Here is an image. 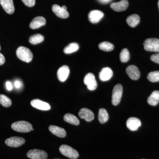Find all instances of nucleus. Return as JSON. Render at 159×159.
<instances>
[{"label": "nucleus", "mask_w": 159, "mask_h": 159, "mask_svg": "<svg viewBox=\"0 0 159 159\" xmlns=\"http://www.w3.org/2000/svg\"><path fill=\"white\" fill-rule=\"evenodd\" d=\"M0 4L5 10L9 14L14 13L15 8L12 0H0Z\"/></svg>", "instance_id": "f3484780"}, {"label": "nucleus", "mask_w": 159, "mask_h": 159, "mask_svg": "<svg viewBox=\"0 0 159 159\" xmlns=\"http://www.w3.org/2000/svg\"><path fill=\"white\" fill-rule=\"evenodd\" d=\"M25 140L21 137H12L6 139L5 141L6 145L11 147H20L25 144Z\"/></svg>", "instance_id": "6e6552de"}, {"label": "nucleus", "mask_w": 159, "mask_h": 159, "mask_svg": "<svg viewBox=\"0 0 159 159\" xmlns=\"http://www.w3.org/2000/svg\"><path fill=\"white\" fill-rule=\"evenodd\" d=\"M25 5L28 7H33L35 5V0H22Z\"/></svg>", "instance_id": "7c9ffc66"}, {"label": "nucleus", "mask_w": 159, "mask_h": 159, "mask_svg": "<svg viewBox=\"0 0 159 159\" xmlns=\"http://www.w3.org/2000/svg\"><path fill=\"white\" fill-rule=\"evenodd\" d=\"M64 120L66 122L74 125H78L80 124L79 119L77 117L72 114L67 113L64 116Z\"/></svg>", "instance_id": "5701e85b"}, {"label": "nucleus", "mask_w": 159, "mask_h": 159, "mask_svg": "<svg viewBox=\"0 0 159 159\" xmlns=\"http://www.w3.org/2000/svg\"><path fill=\"white\" fill-rule=\"evenodd\" d=\"M140 21V16L138 15L135 14L129 16L126 19V22L131 28L136 27L139 25Z\"/></svg>", "instance_id": "4be33fe9"}, {"label": "nucleus", "mask_w": 159, "mask_h": 159, "mask_svg": "<svg viewBox=\"0 0 159 159\" xmlns=\"http://www.w3.org/2000/svg\"><path fill=\"white\" fill-rule=\"evenodd\" d=\"M16 54L20 60L27 63L31 62L33 58V54L30 49L23 46L18 48Z\"/></svg>", "instance_id": "f257e3e1"}, {"label": "nucleus", "mask_w": 159, "mask_h": 159, "mask_svg": "<svg viewBox=\"0 0 159 159\" xmlns=\"http://www.w3.org/2000/svg\"><path fill=\"white\" fill-rule=\"evenodd\" d=\"M70 72V69L68 66L64 65L61 67L57 72L58 79L61 82H64L67 79Z\"/></svg>", "instance_id": "9b49d317"}, {"label": "nucleus", "mask_w": 159, "mask_h": 159, "mask_svg": "<svg viewBox=\"0 0 159 159\" xmlns=\"http://www.w3.org/2000/svg\"><path fill=\"white\" fill-rule=\"evenodd\" d=\"M145 51L159 52V39L157 38H148L143 43Z\"/></svg>", "instance_id": "7ed1b4c3"}, {"label": "nucleus", "mask_w": 159, "mask_h": 159, "mask_svg": "<svg viewBox=\"0 0 159 159\" xmlns=\"http://www.w3.org/2000/svg\"><path fill=\"white\" fill-rule=\"evenodd\" d=\"M147 78L151 82H158L159 81V71L150 72L148 74Z\"/></svg>", "instance_id": "c756f323"}, {"label": "nucleus", "mask_w": 159, "mask_h": 159, "mask_svg": "<svg viewBox=\"0 0 159 159\" xmlns=\"http://www.w3.org/2000/svg\"><path fill=\"white\" fill-rule=\"evenodd\" d=\"M84 84L87 87V88L90 91L96 89L97 87V83L93 74L88 73L85 75L84 79Z\"/></svg>", "instance_id": "423d86ee"}, {"label": "nucleus", "mask_w": 159, "mask_h": 159, "mask_svg": "<svg viewBox=\"0 0 159 159\" xmlns=\"http://www.w3.org/2000/svg\"><path fill=\"white\" fill-rule=\"evenodd\" d=\"M99 48L102 51L109 52L113 50L114 45L108 42H103L99 45Z\"/></svg>", "instance_id": "bb28decb"}, {"label": "nucleus", "mask_w": 159, "mask_h": 159, "mask_svg": "<svg viewBox=\"0 0 159 159\" xmlns=\"http://www.w3.org/2000/svg\"><path fill=\"white\" fill-rule=\"evenodd\" d=\"M44 37L42 34H37L31 35L29 38V42L32 44L35 45L42 42L44 40Z\"/></svg>", "instance_id": "a878e982"}, {"label": "nucleus", "mask_w": 159, "mask_h": 159, "mask_svg": "<svg viewBox=\"0 0 159 159\" xmlns=\"http://www.w3.org/2000/svg\"><path fill=\"white\" fill-rule=\"evenodd\" d=\"M31 105L34 108L42 111H48L51 109L50 104L38 99H34L31 102Z\"/></svg>", "instance_id": "9d476101"}, {"label": "nucleus", "mask_w": 159, "mask_h": 159, "mask_svg": "<svg viewBox=\"0 0 159 159\" xmlns=\"http://www.w3.org/2000/svg\"><path fill=\"white\" fill-rule=\"evenodd\" d=\"M0 50H1V46H0Z\"/></svg>", "instance_id": "58836bf2"}, {"label": "nucleus", "mask_w": 159, "mask_h": 159, "mask_svg": "<svg viewBox=\"0 0 159 159\" xmlns=\"http://www.w3.org/2000/svg\"><path fill=\"white\" fill-rule=\"evenodd\" d=\"M78 115L81 119H84L87 122H91L94 119L93 113L90 110L86 108L81 109Z\"/></svg>", "instance_id": "4468645a"}, {"label": "nucleus", "mask_w": 159, "mask_h": 159, "mask_svg": "<svg viewBox=\"0 0 159 159\" xmlns=\"http://www.w3.org/2000/svg\"><path fill=\"white\" fill-rule=\"evenodd\" d=\"M5 62V57L2 53H0V66L2 65Z\"/></svg>", "instance_id": "f704fd0d"}, {"label": "nucleus", "mask_w": 159, "mask_h": 159, "mask_svg": "<svg viewBox=\"0 0 159 159\" xmlns=\"http://www.w3.org/2000/svg\"><path fill=\"white\" fill-rule=\"evenodd\" d=\"M147 102L149 105L155 106L159 102V91H154L148 97Z\"/></svg>", "instance_id": "412c9836"}, {"label": "nucleus", "mask_w": 159, "mask_h": 159, "mask_svg": "<svg viewBox=\"0 0 159 159\" xmlns=\"http://www.w3.org/2000/svg\"><path fill=\"white\" fill-rule=\"evenodd\" d=\"M62 7L63 9H66V10H67L66 6H62V7Z\"/></svg>", "instance_id": "e433bc0d"}, {"label": "nucleus", "mask_w": 159, "mask_h": 159, "mask_svg": "<svg viewBox=\"0 0 159 159\" xmlns=\"http://www.w3.org/2000/svg\"><path fill=\"white\" fill-rule=\"evenodd\" d=\"M0 104L4 107H9L11 105V101L7 96L0 94Z\"/></svg>", "instance_id": "cd10ccee"}, {"label": "nucleus", "mask_w": 159, "mask_h": 159, "mask_svg": "<svg viewBox=\"0 0 159 159\" xmlns=\"http://www.w3.org/2000/svg\"><path fill=\"white\" fill-rule=\"evenodd\" d=\"M109 116L106 110L104 108H101L99 110L98 119L99 122L102 124L105 123L108 120Z\"/></svg>", "instance_id": "b1692460"}, {"label": "nucleus", "mask_w": 159, "mask_h": 159, "mask_svg": "<svg viewBox=\"0 0 159 159\" xmlns=\"http://www.w3.org/2000/svg\"><path fill=\"white\" fill-rule=\"evenodd\" d=\"M150 59L153 62L159 64V54H154L152 55Z\"/></svg>", "instance_id": "2f4dec72"}, {"label": "nucleus", "mask_w": 159, "mask_h": 159, "mask_svg": "<svg viewBox=\"0 0 159 159\" xmlns=\"http://www.w3.org/2000/svg\"><path fill=\"white\" fill-rule=\"evenodd\" d=\"M6 88H7V89L9 91H11L12 89V84L11 82H9V81H7V82L6 83Z\"/></svg>", "instance_id": "473e14b6"}, {"label": "nucleus", "mask_w": 159, "mask_h": 159, "mask_svg": "<svg viewBox=\"0 0 159 159\" xmlns=\"http://www.w3.org/2000/svg\"><path fill=\"white\" fill-rule=\"evenodd\" d=\"M59 151L63 155L69 158L77 159L79 157V153L77 151L68 145H61L60 147Z\"/></svg>", "instance_id": "20e7f679"}, {"label": "nucleus", "mask_w": 159, "mask_h": 159, "mask_svg": "<svg viewBox=\"0 0 159 159\" xmlns=\"http://www.w3.org/2000/svg\"><path fill=\"white\" fill-rule=\"evenodd\" d=\"M123 89L122 85L117 84L115 86L112 91V103L114 106H117L120 102L122 98Z\"/></svg>", "instance_id": "39448f33"}, {"label": "nucleus", "mask_w": 159, "mask_h": 159, "mask_svg": "<svg viewBox=\"0 0 159 159\" xmlns=\"http://www.w3.org/2000/svg\"><path fill=\"white\" fill-rule=\"evenodd\" d=\"M49 129L53 134L60 138H64L66 135V130L61 127L51 125L49 127Z\"/></svg>", "instance_id": "aec40b11"}, {"label": "nucleus", "mask_w": 159, "mask_h": 159, "mask_svg": "<svg viewBox=\"0 0 159 159\" xmlns=\"http://www.w3.org/2000/svg\"><path fill=\"white\" fill-rule=\"evenodd\" d=\"M126 72L130 79L137 80L140 78V72L136 66L131 65L128 66L126 69Z\"/></svg>", "instance_id": "f8f14e48"}, {"label": "nucleus", "mask_w": 159, "mask_h": 159, "mask_svg": "<svg viewBox=\"0 0 159 159\" xmlns=\"http://www.w3.org/2000/svg\"><path fill=\"white\" fill-rule=\"evenodd\" d=\"M142 125L141 121L138 118L131 117L127 120L126 126L127 128L131 131L137 130Z\"/></svg>", "instance_id": "2eb2a0df"}, {"label": "nucleus", "mask_w": 159, "mask_h": 159, "mask_svg": "<svg viewBox=\"0 0 159 159\" xmlns=\"http://www.w3.org/2000/svg\"><path fill=\"white\" fill-rule=\"evenodd\" d=\"M158 7H159V0L158 1Z\"/></svg>", "instance_id": "4c0bfd02"}, {"label": "nucleus", "mask_w": 159, "mask_h": 159, "mask_svg": "<svg viewBox=\"0 0 159 159\" xmlns=\"http://www.w3.org/2000/svg\"><path fill=\"white\" fill-rule=\"evenodd\" d=\"M129 3L127 0H122L117 2L112 3L111 8L114 11H125L128 8Z\"/></svg>", "instance_id": "ddd939ff"}, {"label": "nucleus", "mask_w": 159, "mask_h": 159, "mask_svg": "<svg viewBox=\"0 0 159 159\" xmlns=\"http://www.w3.org/2000/svg\"><path fill=\"white\" fill-rule=\"evenodd\" d=\"M46 24V20L43 16H37L31 21L30 24V27L32 29H35L45 25Z\"/></svg>", "instance_id": "6ab92c4d"}, {"label": "nucleus", "mask_w": 159, "mask_h": 159, "mask_svg": "<svg viewBox=\"0 0 159 159\" xmlns=\"http://www.w3.org/2000/svg\"><path fill=\"white\" fill-rule=\"evenodd\" d=\"M111 1L112 0H99V2L102 4H107Z\"/></svg>", "instance_id": "c9c22d12"}, {"label": "nucleus", "mask_w": 159, "mask_h": 159, "mask_svg": "<svg viewBox=\"0 0 159 159\" xmlns=\"http://www.w3.org/2000/svg\"><path fill=\"white\" fill-rule=\"evenodd\" d=\"M11 127L16 131L21 133L29 132L32 129V126L31 123L25 121L15 122L11 124Z\"/></svg>", "instance_id": "f03ea898"}, {"label": "nucleus", "mask_w": 159, "mask_h": 159, "mask_svg": "<svg viewBox=\"0 0 159 159\" xmlns=\"http://www.w3.org/2000/svg\"><path fill=\"white\" fill-rule=\"evenodd\" d=\"M14 86L16 89H20L21 87L22 83L19 80H16L15 81Z\"/></svg>", "instance_id": "72a5a7b5"}, {"label": "nucleus", "mask_w": 159, "mask_h": 159, "mask_svg": "<svg viewBox=\"0 0 159 159\" xmlns=\"http://www.w3.org/2000/svg\"><path fill=\"white\" fill-rule=\"evenodd\" d=\"M113 71L109 67L103 68L99 74V78L101 81H106L109 80L113 76Z\"/></svg>", "instance_id": "a211bd4d"}, {"label": "nucleus", "mask_w": 159, "mask_h": 159, "mask_svg": "<svg viewBox=\"0 0 159 159\" xmlns=\"http://www.w3.org/2000/svg\"><path fill=\"white\" fill-rule=\"evenodd\" d=\"M103 12L100 10H92L89 13V20L93 24H97L103 17Z\"/></svg>", "instance_id": "1a4fd4ad"}, {"label": "nucleus", "mask_w": 159, "mask_h": 159, "mask_svg": "<svg viewBox=\"0 0 159 159\" xmlns=\"http://www.w3.org/2000/svg\"><path fill=\"white\" fill-rule=\"evenodd\" d=\"M52 11L57 17L60 18L66 19L69 17V12L67 10L63 9L57 5H54L52 7Z\"/></svg>", "instance_id": "dca6fc26"}, {"label": "nucleus", "mask_w": 159, "mask_h": 159, "mask_svg": "<svg viewBox=\"0 0 159 159\" xmlns=\"http://www.w3.org/2000/svg\"><path fill=\"white\" fill-rule=\"evenodd\" d=\"M79 48V45L77 43H71L65 48L63 51L66 54H71L78 51Z\"/></svg>", "instance_id": "393cba45"}, {"label": "nucleus", "mask_w": 159, "mask_h": 159, "mask_svg": "<svg viewBox=\"0 0 159 159\" xmlns=\"http://www.w3.org/2000/svg\"><path fill=\"white\" fill-rule=\"evenodd\" d=\"M130 58V54L128 49H122L120 54V60L121 62L125 63L127 62Z\"/></svg>", "instance_id": "c85d7f7f"}, {"label": "nucleus", "mask_w": 159, "mask_h": 159, "mask_svg": "<svg viewBox=\"0 0 159 159\" xmlns=\"http://www.w3.org/2000/svg\"><path fill=\"white\" fill-rule=\"evenodd\" d=\"M27 156L31 159H46L48 156V154L44 151L37 149L29 150L27 152Z\"/></svg>", "instance_id": "0eeeda50"}]
</instances>
